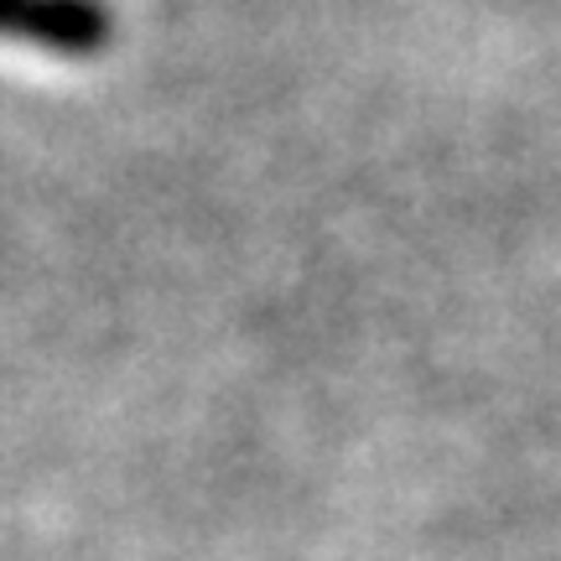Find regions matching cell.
I'll return each instance as SVG.
<instances>
[{"label": "cell", "mask_w": 561, "mask_h": 561, "mask_svg": "<svg viewBox=\"0 0 561 561\" xmlns=\"http://www.w3.org/2000/svg\"><path fill=\"white\" fill-rule=\"evenodd\" d=\"M0 42L62 62L104 58L115 42L110 0H0Z\"/></svg>", "instance_id": "6da1fadb"}]
</instances>
